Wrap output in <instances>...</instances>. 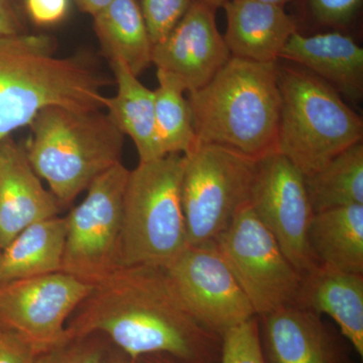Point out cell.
<instances>
[{
  "instance_id": "cb8c5ba5",
  "label": "cell",
  "mask_w": 363,
  "mask_h": 363,
  "mask_svg": "<svg viewBox=\"0 0 363 363\" xmlns=\"http://www.w3.org/2000/svg\"><path fill=\"white\" fill-rule=\"evenodd\" d=\"M159 87L155 92L156 133L161 157L186 155L198 143L192 111L185 88L175 78L157 71Z\"/></svg>"
},
{
  "instance_id": "52a82bcc",
  "label": "cell",
  "mask_w": 363,
  "mask_h": 363,
  "mask_svg": "<svg viewBox=\"0 0 363 363\" xmlns=\"http://www.w3.org/2000/svg\"><path fill=\"white\" fill-rule=\"evenodd\" d=\"M185 156L181 196L189 245L216 240L250 200L257 159L198 143Z\"/></svg>"
},
{
  "instance_id": "1f68e13d",
  "label": "cell",
  "mask_w": 363,
  "mask_h": 363,
  "mask_svg": "<svg viewBox=\"0 0 363 363\" xmlns=\"http://www.w3.org/2000/svg\"><path fill=\"white\" fill-rule=\"evenodd\" d=\"M74 2L81 11L90 14L93 18L95 14L100 13L102 9L111 4L112 0H74Z\"/></svg>"
},
{
  "instance_id": "e0dca14e",
  "label": "cell",
  "mask_w": 363,
  "mask_h": 363,
  "mask_svg": "<svg viewBox=\"0 0 363 363\" xmlns=\"http://www.w3.org/2000/svg\"><path fill=\"white\" fill-rule=\"evenodd\" d=\"M295 306L326 314L363 357V274L316 264L302 274Z\"/></svg>"
},
{
  "instance_id": "8fae6325",
  "label": "cell",
  "mask_w": 363,
  "mask_h": 363,
  "mask_svg": "<svg viewBox=\"0 0 363 363\" xmlns=\"http://www.w3.org/2000/svg\"><path fill=\"white\" fill-rule=\"evenodd\" d=\"M248 203L301 274L318 264L308 240L314 212L305 175L290 160L278 152L257 159Z\"/></svg>"
},
{
  "instance_id": "6da1fadb",
  "label": "cell",
  "mask_w": 363,
  "mask_h": 363,
  "mask_svg": "<svg viewBox=\"0 0 363 363\" xmlns=\"http://www.w3.org/2000/svg\"><path fill=\"white\" fill-rule=\"evenodd\" d=\"M67 339L104 334L131 359L168 354L218 363L221 335L188 311L164 267H121L92 286L67 324Z\"/></svg>"
},
{
  "instance_id": "ffe728a7",
  "label": "cell",
  "mask_w": 363,
  "mask_h": 363,
  "mask_svg": "<svg viewBox=\"0 0 363 363\" xmlns=\"http://www.w3.org/2000/svg\"><path fill=\"white\" fill-rule=\"evenodd\" d=\"M117 92L106 97L107 116L124 136L135 143L140 162L162 157L157 145L155 92L145 87L123 62L111 61Z\"/></svg>"
},
{
  "instance_id": "83f0119b",
  "label": "cell",
  "mask_w": 363,
  "mask_h": 363,
  "mask_svg": "<svg viewBox=\"0 0 363 363\" xmlns=\"http://www.w3.org/2000/svg\"><path fill=\"white\" fill-rule=\"evenodd\" d=\"M310 9L319 23L343 26L359 11L362 0H309Z\"/></svg>"
},
{
  "instance_id": "2e32d148",
  "label": "cell",
  "mask_w": 363,
  "mask_h": 363,
  "mask_svg": "<svg viewBox=\"0 0 363 363\" xmlns=\"http://www.w3.org/2000/svg\"><path fill=\"white\" fill-rule=\"evenodd\" d=\"M281 59L302 67L331 85L341 96L359 101L363 96V50L340 33H294Z\"/></svg>"
},
{
  "instance_id": "f546056e",
  "label": "cell",
  "mask_w": 363,
  "mask_h": 363,
  "mask_svg": "<svg viewBox=\"0 0 363 363\" xmlns=\"http://www.w3.org/2000/svg\"><path fill=\"white\" fill-rule=\"evenodd\" d=\"M32 348L11 332L0 328V363H33Z\"/></svg>"
},
{
  "instance_id": "7c38bea8",
  "label": "cell",
  "mask_w": 363,
  "mask_h": 363,
  "mask_svg": "<svg viewBox=\"0 0 363 363\" xmlns=\"http://www.w3.org/2000/svg\"><path fill=\"white\" fill-rule=\"evenodd\" d=\"M164 269L188 311L219 335L257 317L215 241L189 245Z\"/></svg>"
},
{
  "instance_id": "9a60e30c",
  "label": "cell",
  "mask_w": 363,
  "mask_h": 363,
  "mask_svg": "<svg viewBox=\"0 0 363 363\" xmlns=\"http://www.w3.org/2000/svg\"><path fill=\"white\" fill-rule=\"evenodd\" d=\"M223 35L231 57L250 61L279 62L284 48L298 32L297 23L285 7L252 0H226Z\"/></svg>"
},
{
  "instance_id": "d6986e66",
  "label": "cell",
  "mask_w": 363,
  "mask_h": 363,
  "mask_svg": "<svg viewBox=\"0 0 363 363\" xmlns=\"http://www.w3.org/2000/svg\"><path fill=\"white\" fill-rule=\"evenodd\" d=\"M308 240L317 264L363 274V205L315 213Z\"/></svg>"
},
{
  "instance_id": "8992f818",
  "label": "cell",
  "mask_w": 363,
  "mask_h": 363,
  "mask_svg": "<svg viewBox=\"0 0 363 363\" xmlns=\"http://www.w3.org/2000/svg\"><path fill=\"white\" fill-rule=\"evenodd\" d=\"M185 156L140 162L123 198L121 266L166 267L189 245L182 205Z\"/></svg>"
},
{
  "instance_id": "4fadbf2b",
  "label": "cell",
  "mask_w": 363,
  "mask_h": 363,
  "mask_svg": "<svg viewBox=\"0 0 363 363\" xmlns=\"http://www.w3.org/2000/svg\"><path fill=\"white\" fill-rule=\"evenodd\" d=\"M213 7L194 0L185 16L154 45L152 64L191 93L206 85L231 58Z\"/></svg>"
},
{
  "instance_id": "e575fe53",
  "label": "cell",
  "mask_w": 363,
  "mask_h": 363,
  "mask_svg": "<svg viewBox=\"0 0 363 363\" xmlns=\"http://www.w3.org/2000/svg\"><path fill=\"white\" fill-rule=\"evenodd\" d=\"M252 1L262 2V4H272V6L285 7L286 4H289L291 0H252Z\"/></svg>"
},
{
  "instance_id": "4316f807",
  "label": "cell",
  "mask_w": 363,
  "mask_h": 363,
  "mask_svg": "<svg viewBox=\"0 0 363 363\" xmlns=\"http://www.w3.org/2000/svg\"><path fill=\"white\" fill-rule=\"evenodd\" d=\"M106 355L107 350L99 334H93L40 353L33 363H105Z\"/></svg>"
},
{
  "instance_id": "484cf974",
  "label": "cell",
  "mask_w": 363,
  "mask_h": 363,
  "mask_svg": "<svg viewBox=\"0 0 363 363\" xmlns=\"http://www.w3.org/2000/svg\"><path fill=\"white\" fill-rule=\"evenodd\" d=\"M194 0H142L140 9L152 44L164 40L182 20Z\"/></svg>"
},
{
  "instance_id": "4dcf8cb0",
  "label": "cell",
  "mask_w": 363,
  "mask_h": 363,
  "mask_svg": "<svg viewBox=\"0 0 363 363\" xmlns=\"http://www.w3.org/2000/svg\"><path fill=\"white\" fill-rule=\"evenodd\" d=\"M26 33L25 20L18 0H0V35Z\"/></svg>"
},
{
  "instance_id": "7a4b0ae2",
  "label": "cell",
  "mask_w": 363,
  "mask_h": 363,
  "mask_svg": "<svg viewBox=\"0 0 363 363\" xmlns=\"http://www.w3.org/2000/svg\"><path fill=\"white\" fill-rule=\"evenodd\" d=\"M105 84L82 59L57 57L49 35H0V145L47 107L101 111Z\"/></svg>"
},
{
  "instance_id": "836d02e7",
  "label": "cell",
  "mask_w": 363,
  "mask_h": 363,
  "mask_svg": "<svg viewBox=\"0 0 363 363\" xmlns=\"http://www.w3.org/2000/svg\"><path fill=\"white\" fill-rule=\"evenodd\" d=\"M105 363H133V359L117 348L113 352H107Z\"/></svg>"
},
{
  "instance_id": "603a6c76",
  "label": "cell",
  "mask_w": 363,
  "mask_h": 363,
  "mask_svg": "<svg viewBox=\"0 0 363 363\" xmlns=\"http://www.w3.org/2000/svg\"><path fill=\"white\" fill-rule=\"evenodd\" d=\"M313 212L363 205V143H354L311 175L305 176Z\"/></svg>"
},
{
  "instance_id": "d6a6232c",
  "label": "cell",
  "mask_w": 363,
  "mask_h": 363,
  "mask_svg": "<svg viewBox=\"0 0 363 363\" xmlns=\"http://www.w3.org/2000/svg\"><path fill=\"white\" fill-rule=\"evenodd\" d=\"M133 363H187L178 358L171 357L168 354H162V353H156V354L143 355L133 359Z\"/></svg>"
},
{
  "instance_id": "30bf717a",
  "label": "cell",
  "mask_w": 363,
  "mask_h": 363,
  "mask_svg": "<svg viewBox=\"0 0 363 363\" xmlns=\"http://www.w3.org/2000/svg\"><path fill=\"white\" fill-rule=\"evenodd\" d=\"M92 286L63 272L0 284V328L37 355L62 345L67 323Z\"/></svg>"
},
{
  "instance_id": "277c9868",
  "label": "cell",
  "mask_w": 363,
  "mask_h": 363,
  "mask_svg": "<svg viewBox=\"0 0 363 363\" xmlns=\"http://www.w3.org/2000/svg\"><path fill=\"white\" fill-rule=\"evenodd\" d=\"M28 126L26 157L61 206L121 162L124 135L100 111L47 107Z\"/></svg>"
},
{
  "instance_id": "44dd1931",
  "label": "cell",
  "mask_w": 363,
  "mask_h": 363,
  "mask_svg": "<svg viewBox=\"0 0 363 363\" xmlns=\"http://www.w3.org/2000/svg\"><path fill=\"white\" fill-rule=\"evenodd\" d=\"M93 20L97 39L109 62H123L138 77L152 65L154 44L136 0H112Z\"/></svg>"
},
{
  "instance_id": "ac0fdd59",
  "label": "cell",
  "mask_w": 363,
  "mask_h": 363,
  "mask_svg": "<svg viewBox=\"0 0 363 363\" xmlns=\"http://www.w3.org/2000/svg\"><path fill=\"white\" fill-rule=\"evenodd\" d=\"M262 319L267 363H333V348L319 315L289 305Z\"/></svg>"
},
{
  "instance_id": "ba28073f",
  "label": "cell",
  "mask_w": 363,
  "mask_h": 363,
  "mask_svg": "<svg viewBox=\"0 0 363 363\" xmlns=\"http://www.w3.org/2000/svg\"><path fill=\"white\" fill-rule=\"evenodd\" d=\"M130 171L123 162L95 179L84 200L64 217L61 272L94 286L121 267L123 198Z\"/></svg>"
},
{
  "instance_id": "d590c367",
  "label": "cell",
  "mask_w": 363,
  "mask_h": 363,
  "mask_svg": "<svg viewBox=\"0 0 363 363\" xmlns=\"http://www.w3.org/2000/svg\"><path fill=\"white\" fill-rule=\"evenodd\" d=\"M200 1L204 2V4H208V6L213 7L214 9H217L218 7H221L222 4H223L226 0H200Z\"/></svg>"
},
{
  "instance_id": "d4e9b609",
  "label": "cell",
  "mask_w": 363,
  "mask_h": 363,
  "mask_svg": "<svg viewBox=\"0 0 363 363\" xmlns=\"http://www.w3.org/2000/svg\"><path fill=\"white\" fill-rule=\"evenodd\" d=\"M221 363H267L257 317L222 334Z\"/></svg>"
},
{
  "instance_id": "f1b7e54d",
  "label": "cell",
  "mask_w": 363,
  "mask_h": 363,
  "mask_svg": "<svg viewBox=\"0 0 363 363\" xmlns=\"http://www.w3.org/2000/svg\"><path fill=\"white\" fill-rule=\"evenodd\" d=\"M26 14L35 25H57L68 16L70 0H25Z\"/></svg>"
},
{
  "instance_id": "5bb4252c",
  "label": "cell",
  "mask_w": 363,
  "mask_h": 363,
  "mask_svg": "<svg viewBox=\"0 0 363 363\" xmlns=\"http://www.w3.org/2000/svg\"><path fill=\"white\" fill-rule=\"evenodd\" d=\"M60 209L23 147L9 136L0 145V252L26 227L58 216Z\"/></svg>"
},
{
  "instance_id": "3957f363",
  "label": "cell",
  "mask_w": 363,
  "mask_h": 363,
  "mask_svg": "<svg viewBox=\"0 0 363 363\" xmlns=\"http://www.w3.org/2000/svg\"><path fill=\"white\" fill-rule=\"evenodd\" d=\"M188 94L198 143L224 145L257 160L277 152L279 62L231 57L206 85Z\"/></svg>"
},
{
  "instance_id": "9c48e42d",
  "label": "cell",
  "mask_w": 363,
  "mask_h": 363,
  "mask_svg": "<svg viewBox=\"0 0 363 363\" xmlns=\"http://www.w3.org/2000/svg\"><path fill=\"white\" fill-rule=\"evenodd\" d=\"M257 316L295 304L302 274L289 262L250 203L214 240Z\"/></svg>"
},
{
  "instance_id": "5b68a950",
  "label": "cell",
  "mask_w": 363,
  "mask_h": 363,
  "mask_svg": "<svg viewBox=\"0 0 363 363\" xmlns=\"http://www.w3.org/2000/svg\"><path fill=\"white\" fill-rule=\"evenodd\" d=\"M281 107L277 152L305 176L311 175L354 143L363 121L342 96L300 66H279Z\"/></svg>"
},
{
  "instance_id": "7402d4cb",
  "label": "cell",
  "mask_w": 363,
  "mask_h": 363,
  "mask_svg": "<svg viewBox=\"0 0 363 363\" xmlns=\"http://www.w3.org/2000/svg\"><path fill=\"white\" fill-rule=\"evenodd\" d=\"M65 238L64 217L26 227L0 252V284L61 272Z\"/></svg>"
}]
</instances>
